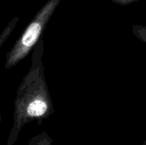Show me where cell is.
<instances>
[{
	"instance_id": "4",
	"label": "cell",
	"mask_w": 146,
	"mask_h": 145,
	"mask_svg": "<svg viewBox=\"0 0 146 145\" xmlns=\"http://www.w3.org/2000/svg\"><path fill=\"white\" fill-rule=\"evenodd\" d=\"M19 21V17H14L7 25V26L3 29V31L2 32L1 35H0V47L3 46V44L5 43V41L7 40V38L11 35V33L13 32L17 22Z\"/></svg>"
},
{
	"instance_id": "3",
	"label": "cell",
	"mask_w": 146,
	"mask_h": 145,
	"mask_svg": "<svg viewBox=\"0 0 146 145\" xmlns=\"http://www.w3.org/2000/svg\"><path fill=\"white\" fill-rule=\"evenodd\" d=\"M53 139L52 138L45 132L33 137L27 143V145H52Z\"/></svg>"
},
{
	"instance_id": "1",
	"label": "cell",
	"mask_w": 146,
	"mask_h": 145,
	"mask_svg": "<svg viewBox=\"0 0 146 145\" xmlns=\"http://www.w3.org/2000/svg\"><path fill=\"white\" fill-rule=\"evenodd\" d=\"M31 67L22 79L14 103L13 126L7 145H14L22 128L31 121H43L54 114L55 109L44 76L43 64L44 39L41 38L33 50Z\"/></svg>"
},
{
	"instance_id": "5",
	"label": "cell",
	"mask_w": 146,
	"mask_h": 145,
	"mask_svg": "<svg viewBox=\"0 0 146 145\" xmlns=\"http://www.w3.org/2000/svg\"><path fill=\"white\" fill-rule=\"evenodd\" d=\"M133 35L146 44V26H133Z\"/></svg>"
},
{
	"instance_id": "7",
	"label": "cell",
	"mask_w": 146,
	"mask_h": 145,
	"mask_svg": "<svg viewBox=\"0 0 146 145\" xmlns=\"http://www.w3.org/2000/svg\"><path fill=\"white\" fill-rule=\"evenodd\" d=\"M141 145H146V139L144 141V142H143V143H142V144Z\"/></svg>"
},
{
	"instance_id": "2",
	"label": "cell",
	"mask_w": 146,
	"mask_h": 145,
	"mask_svg": "<svg viewBox=\"0 0 146 145\" xmlns=\"http://www.w3.org/2000/svg\"><path fill=\"white\" fill-rule=\"evenodd\" d=\"M61 2L62 0H48L40 8L34 18L26 26L14 46L6 54L5 69H10L16 66L34 49Z\"/></svg>"
},
{
	"instance_id": "6",
	"label": "cell",
	"mask_w": 146,
	"mask_h": 145,
	"mask_svg": "<svg viewBox=\"0 0 146 145\" xmlns=\"http://www.w3.org/2000/svg\"><path fill=\"white\" fill-rule=\"evenodd\" d=\"M111 1L116 4H119V5H127V4L138 2L139 0H111Z\"/></svg>"
}]
</instances>
